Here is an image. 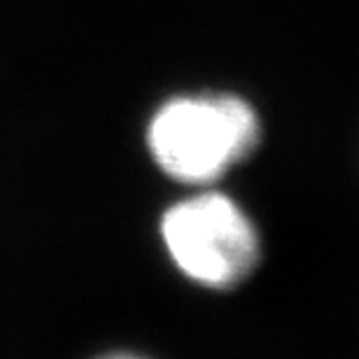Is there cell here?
Returning <instances> with one entry per match:
<instances>
[{"label": "cell", "instance_id": "6da1fadb", "mask_svg": "<svg viewBox=\"0 0 359 359\" xmlns=\"http://www.w3.org/2000/svg\"><path fill=\"white\" fill-rule=\"evenodd\" d=\"M255 110L236 96L168 100L149 124V149L161 170L187 184H210L259 145Z\"/></svg>", "mask_w": 359, "mask_h": 359}, {"label": "cell", "instance_id": "7a4b0ae2", "mask_svg": "<svg viewBox=\"0 0 359 359\" xmlns=\"http://www.w3.org/2000/svg\"><path fill=\"white\" fill-rule=\"evenodd\" d=\"M161 236L177 269L205 287H236L257 269L259 236L222 194H198L163 215Z\"/></svg>", "mask_w": 359, "mask_h": 359}]
</instances>
